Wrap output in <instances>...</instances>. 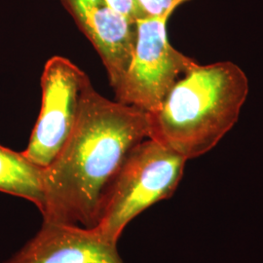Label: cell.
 <instances>
[{
    "label": "cell",
    "instance_id": "1",
    "mask_svg": "<svg viewBox=\"0 0 263 263\" xmlns=\"http://www.w3.org/2000/svg\"><path fill=\"white\" fill-rule=\"evenodd\" d=\"M149 130V113L112 102L93 87L76 130L43 170V221L96 227L107 188Z\"/></svg>",
    "mask_w": 263,
    "mask_h": 263
},
{
    "label": "cell",
    "instance_id": "2",
    "mask_svg": "<svg viewBox=\"0 0 263 263\" xmlns=\"http://www.w3.org/2000/svg\"><path fill=\"white\" fill-rule=\"evenodd\" d=\"M248 94V77L234 63L197 64L149 114V139L186 160L197 158L234 127Z\"/></svg>",
    "mask_w": 263,
    "mask_h": 263
},
{
    "label": "cell",
    "instance_id": "3",
    "mask_svg": "<svg viewBox=\"0 0 263 263\" xmlns=\"http://www.w3.org/2000/svg\"><path fill=\"white\" fill-rule=\"evenodd\" d=\"M186 161L159 141L149 138L141 141L107 188L94 228L117 244L123 230L136 216L173 196Z\"/></svg>",
    "mask_w": 263,
    "mask_h": 263
},
{
    "label": "cell",
    "instance_id": "4",
    "mask_svg": "<svg viewBox=\"0 0 263 263\" xmlns=\"http://www.w3.org/2000/svg\"><path fill=\"white\" fill-rule=\"evenodd\" d=\"M82 69L64 57L50 58L41 76V108L23 154L41 169L48 168L76 130L89 91Z\"/></svg>",
    "mask_w": 263,
    "mask_h": 263
},
{
    "label": "cell",
    "instance_id": "5",
    "mask_svg": "<svg viewBox=\"0 0 263 263\" xmlns=\"http://www.w3.org/2000/svg\"><path fill=\"white\" fill-rule=\"evenodd\" d=\"M171 14L137 20V39L131 64L119 90V103L156 112L171 89L197 65L173 47L167 35Z\"/></svg>",
    "mask_w": 263,
    "mask_h": 263
},
{
    "label": "cell",
    "instance_id": "6",
    "mask_svg": "<svg viewBox=\"0 0 263 263\" xmlns=\"http://www.w3.org/2000/svg\"><path fill=\"white\" fill-rule=\"evenodd\" d=\"M61 1L99 53L116 93L131 64L137 23L113 9L106 0Z\"/></svg>",
    "mask_w": 263,
    "mask_h": 263
},
{
    "label": "cell",
    "instance_id": "7",
    "mask_svg": "<svg viewBox=\"0 0 263 263\" xmlns=\"http://www.w3.org/2000/svg\"><path fill=\"white\" fill-rule=\"evenodd\" d=\"M4 263H124L117 244L96 228L43 221L36 235Z\"/></svg>",
    "mask_w": 263,
    "mask_h": 263
},
{
    "label": "cell",
    "instance_id": "8",
    "mask_svg": "<svg viewBox=\"0 0 263 263\" xmlns=\"http://www.w3.org/2000/svg\"><path fill=\"white\" fill-rule=\"evenodd\" d=\"M0 192L26 199L42 212L45 204L43 169L23 152L0 144Z\"/></svg>",
    "mask_w": 263,
    "mask_h": 263
},
{
    "label": "cell",
    "instance_id": "9",
    "mask_svg": "<svg viewBox=\"0 0 263 263\" xmlns=\"http://www.w3.org/2000/svg\"><path fill=\"white\" fill-rule=\"evenodd\" d=\"M189 0H137L143 17H160L173 14L181 4Z\"/></svg>",
    "mask_w": 263,
    "mask_h": 263
},
{
    "label": "cell",
    "instance_id": "10",
    "mask_svg": "<svg viewBox=\"0 0 263 263\" xmlns=\"http://www.w3.org/2000/svg\"><path fill=\"white\" fill-rule=\"evenodd\" d=\"M107 3L124 17L136 23L137 20L142 18L141 10L137 0H106Z\"/></svg>",
    "mask_w": 263,
    "mask_h": 263
}]
</instances>
